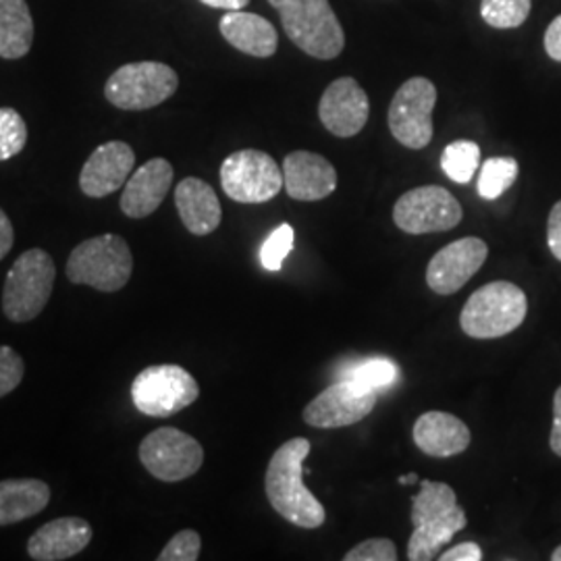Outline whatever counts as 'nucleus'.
<instances>
[{
	"instance_id": "1",
	"label": "nucleus",
	"mask_w": 561,
	"mask_h": 561,
	"mask_svg": "<svg viewBox=\"0 0 561 561\" xmlns=\"http://www.w3.org/2000/svg\"><path fill=\"white\" fill-rule=\"evenodd\" d=\"M310 454V442L296 437L283 443L273 454L264 477L268 503L283 520L291 522L306 530L321 528L327 514L322 503L310 493L304 482V460Z\"/></svg>"
},
{
	"instance_id": "2",
	"label": "nucleus",
	"mask_w": 561,
	"mask_h": 561,
	"mask_svg": "<svg viewBox=\"0 0 561 561\" xmlns=\"http://www.w3.org/2000/svg\"><path fill=\"white\" fill-rule=\"evenodd\" d=\"M412 524L408 560L431 561L439 558L443 547L466 528L468 518L449 484L424 479L419 495L412 497Z\"/></svg>"
},
{
	"instance_id": "3",
	"label": "nucleus",
	"mask_w": 561,
	"mask_h": 561,
	"mask_svg": "<svg viewBox=\"0 0 561 561\" xmlns=\"http://www.w3.org/2000/svg\"><path fill=\"white\" fill-rule=\"evenodd\" d=\"M287 38L314 59H337L345 36L329 0H268Z\"/></svg>"
},
{
	"instance_id": "4",
	"label": "nucleus",
	"mask_w": 561,
	"mask_h": 561,
	"mask_svg": "<svg viewBox=\"0 0 561 561\" xmlns=\"http://www.w3.org/2000/svg\"><path fill=\"white\" fill-rule=\"evenodd\" d=\"M528 312L526 294L510 280H493L463 304L461 331L472 340H497L520 327Z\"/></svg>"
},
{
	"instance_id": "5",
	"label": "nucleus",
	"mask_w": 561,
	"mask_h": 561,
	"mask_svg": "<svg viewBox=\"0 0 561 561\" xmlns=\"http://www.w3.org/2000/svg\"><path fill=\"white\" fill-rule=\"evenodd\" d=\"M134 273V256L127 241L106 233L81 241L67 262V277L76 285H88L104 294H115Z\"/></svg>"
},
{
	"instance_id": "6",
	"label": "nucleus",
	"mask_w": 561,
	"mask_h": 561,
	"mask_svg": "<svg viewBox=\"0 0 561 561\" xmlns=\"http://www.w3.org/2000/svg\"><path fill=\"white\" fill-rule=\"evenodd\" d=\"M57 266L48 252L32 248L11 266L2 289V312L9 321H34L53 296Z\"/></svg>"
},
{
	"instance_id": "7",
	"label": "nucleus",
	"mask_w": 561,
	"mask_h": 561,
	"mask_svg": "<svg viewBox=\"0 0 561 561\" xmlns=\"http://www.w3.org/2000/svg\"><path fill=\"white\" fill-rule=\"evenodd\" d=\"M180 88L178 73L157 60L127 62L104 85V96L121 111H148L169 101Z\"/></svg>"
},
{
	"instance_id": "8",
	"label": "nucleus",
	"mask_w": 561,
	"mask_h": 561,
	"mask_svg": "<svg viewBox=\"0 0 561 561\" xmlns=\"http://www.w3.org/2000/svg\"><path fill=\"white\" fill-rule=\"evenodd\" d=\"M201 398L198 381L178 364L144 368L131 382V401L141 414L169 419Z\"/></svg>"
},
{
	"instance_id": "9",
	"label": "nucleus",
	"mask_w": 561,
	"mask_h": 561,
	"mask_svg": "<svg viewBox=\"0 0 561 561\" xmlns=\"http://www.w3.org/2000/svg\"><path fill=\"white\" fill-rule=\"evenodd\" d=\"M221 185L231 201L262 204L283 190V169L262 150H238L222 161Z\"/></svg>"
},
{
	"instance_id": "10",
	"label": "nucleus",
	"mask_w": 561,
	"mask_h": 561,
	"mask_svg": "<svg viewBox=\"0 0 561 561\" xmlns=\"http://www.w3.org/2000/svg\"><path fill=\"white\" fill-rule=\"evenodd\" d=\"M437 88L426 78H412L401 83L389 106V129L401 146L422 150L433 140V111Z\"/></svg>"
},
{
	"instance_id": "11",
	"label": "nucleus",
	"mask_w": 561,
	"mask_h": 561,
	"mask_svg": "<svg viewBox=\"0 0 561 561\" xmlns=\"http://www.w3.org/2000/svg\"><path fill=\"white\" fill-rule=\"evenodd\" d=\"M141 466L162 482H180L194 477L204 463V449L192 435L173 426H162L144 437Z\"/></svg>"
},
{
	"instance_id": "12",
	"label": "nucleus",
	"mask_w": 561,
	"mask_h": 561,
	"mask_svg": "<svg viewBox=\"0 0 561 561\" xmlns=\"http://www.w3.org/2000/svg\"><path fill=\"white\" fill-rule=\"evenodd\" d=\"M461 204L442 185H422L405 192L393 208V222L403 233L426 236L451 231L460 225Z\"/></svg>"
},
{
	"instance_id": "13",
	"label": "nucleus",
	"mask_w": 561,
	"mask_h": 561,
	"mask_svg": "<svg viewBox=\"0 0 561 561\" xmlns=\"http://www.w3.org/2000/svg\"><path fill=\"white\" fill-rule=\"evenodd\" d=\"M377 405V393L347 381L333 382L304 410V422L314 428H341L364 421Z\"/></svg>"
},
{
	"instance_id": "14",
	"label": "nucleus",
	"mask_w": 561,
	"mask_h": 561,
	"mask_svg": "<svg viewBox=\"0 0 561 561\" xmlns=\"http://www.w3.org/2000/svg\"><path fill=\"white\" fill-rule=\"evenodd\" d=\"M489 256V245L481 238H461L439 250L426 268V283L439 296L458 294L472 279Z\"/></svg>"
},
{
	"instance_id": "15",
	"label": "nucleus",
	"mask_w": 561,
	"mask_h": 561,
	"mask_svg": "<svg viewBox=\"0 0 561 561\" xmlns=\"http://www.w3.org/2000/svg\"><path fill=\"white\" fill-rule=\"evenodd\" d=\"M370 115L368 94L354 78L333 81L319 102V117L327 131L337 138L358 136Z\"/></svg>"
},
{
	"instance_id": "16",
	"label": "nucleus",
	"mask_w": 561,
	"mask_h": 561,
	"mask_svg": "<svg viewBox=\"0 0 561 561\" xmlns=\"http://www.w3.org/2000/svg\"><path fill=\"white\" fill-rule=\"evenodd\" d=\"M136 164V154L125 141L99 146L81 167L80 187L88 198H106L123 187Z\"/></svg>"
},
{
	"instance_id": "17",
	"label": "nucleus",
	"mask_w": 561,
	"mask_h": 561,
	"mask_svg": "<svg viewBox=\"0 0 561 561\" xmlns=\"http://www.w3.org/2000/svg\"><path fill=\"white\" fill-rule=\"evenodd\" d=\"M283 187L294 201H324L337 187V171L321 154L296 150L283 161Z\"/></svg>"
},
{
	"instance_id": "18",
	"label": "nucleus",
	"mask_w": 561,
	"mask_h": 561,
	"mask_svg": "<svg viewBox=\"0 0 561 561\" xmlns=\"http://www.w3.org/2000/svg\"><path fill=\"white\" fill-rule=\"evenodd\" d=\"M173 164L164 159L144 162L138 171L129 175L123 185L121 210L129 219H146L159 210L171 185H173Z\"/></svg>"
},
{
	"instance_id": "19",
	"label": "nucleus",
	"mask_w": 561,
	"mask_h": 561,
	"mask_svg": "<svg viewBox=\"0 0 561 561\" xmlns=\"http://www.w3.org/2000/svg\"><path fill=\"white\" fill-rule=\"evenodd\" d=\"M92 535V526L81 518H57L30 537L27 556L36 561L69 560L90 545Z\"/></svg>"
},
{
	"instance_id": "20",
	"label": "nucleus",
	"mask_w": 561,
	"mask_h": 561,
	"mask_svg": "<svg viewBox=\"0 0 561 561\" xmlns=\"http://www.w3.org/2000/svg\"><path fill=\"white\" fill-rule=\"evenodd\" d=\"M414 443L431 458H451L463 454L472 442L470 428L447 412H426L414 422Z\"/></svg>"
},
{
	"instance_id": "21",
	"label": "nucleus",
	"mask_w": 561,
	"mask_h": 561,
	"mask_svg": "<svg viewBox=\"0 0 561 561\" xmlns=\"http://www.w3.org/2000/svg\"><path fill=\"white\" fill-rule=\"evenodd\" d=\"M175 206L181 222L192 236H210L221 225V202L215 190L198 178H185L175 187Z\"/></svg>"
},
{
	"instance_id": "22",
	"label": "nucleus",
	"mask_w": 561,
	"mask_h": 561,
	"mask_svg": "<svg viewBox=\"0 0 561 561\" xmlns=\"http://www.w3.org/2000/svg\"><path fill=\"white\" fill-rule=\"evenodd\" d=\"M219 30L225 41L250 57L268 59L277 53L279 36L275 25L256 13L229 11L219 23Z\"/></svg>"
},
{
	"instance_id": "23",
	"label": "nucleus",
	"mask_w": 561,
	"mask_h": 561,
	"mask_svg": "<svg viewBox=\"0 0 561 561\" xmlns=\"http://www.w3.org/2000/svg\"><path fill=\"white\" fill-rule=\"evenodd\" d=\"M50 502V489L38 479L0 481V526L38 516Z\"/></svg>"
},
{
	"instance_id": "24",
	"label": "nucleus",
	"mask_w": 561,
	"mask_h": 561,
	"mask_svg": "<svg viewBox=\"0 0 561 561\" xmlns=\"http://www.w3.org/2000/svg\"><path fill=\"white\" fill-rule=\"evenodd\" d=\"M34 44V20L25 0H0V59L25 57Z\"/></svg>"
},
{
	"instance_id": "25",
	"label": "nucleus",
	"mask_w": 561,
	"mask_h": 561,
	"mask_svg": "<svg viewBox=\"0 0 561 561\" xmlns=\"http://www.w3.org/2000/svg\"><path fill=\"white\" fill-rule=\"evenodd\" d=\"M340 379L377 393L400 382V366L389 358H364L341 368Z\"/></svg>"
},
{
	"instance_id": "26",
	"label": "nucleus",
	"mask_w": 561,
	"mask_h": 561,
	"mask_svg": "<svg viewBox=\"0 0 561 561\" xmlns=\"http://www.w3.org/2000/svg\"><path fill=\"white\" fill-rule=\"evenodd\" d=\"M481 167V148L477 141H451L442 154L443 173L456 183H470Z\"/></svg>"
},
{
	"instance_id": "27",
	"label": "nucleus",
	"mask_w": 561,
	"mask_h": 561,
	"mask_svg": "<svg viewBox=\"0 0 561 561\" xmlns=\"http://www.w3.org/2000/svg\"><path fill=\"white\" fill-rule=\"evenodd\" d=\"M520 173L518 161L512 157L486 159L479 175V194L484 201H497L516 183Z\"/></svg>"
},
{
	"instance_id": "28",
	"label": "nucleus",
	"mask_w": 561,
	"mask_h": 561,
	"mask_svg": "<svg viewBox=\"0 0 561 561\" xmlns=\"http://www.w3.org/2000/svg\"><path fill=\"white\" fill-rule=\"evenodd\" d=\"M530 7L533 0H482L481 15L491 27L512 30L528 20Z\"/></svg>"
},
{
	"instance_id": "29",
	"label": "nucleus",
	"mask_w": 561,
	"mask_h": 561,
	"mask_svg": "<svg viewBox=\"0 0 561 561\" xmlns=\"http://www.w3.org/2000/svg\"><path fill=\"white\" fill-rule=\"evenodd\" d=\"M27 141V125L15 108H0V161L18 157Z\"/></svg>"
},
{
	"instance_id": "30",
	"label": "nucleus",
	"mask_w": 561,
	"mask_h": 561,
	"mask_svg": "<svg viewBox=\"0 0 561 561\" xmlns=\"http://www.w3.org/2000/svg\"><path fill=\"white\" fill-rule=\"evenodd\" d=\"M294 227L283 222L279 225L266 240L262 243L261 248V262L262 266L271 273H277L283 266V262L287 259V254L294 250Z\"/></svg>"
},
{
	"instance_id": "31",
	"label": "nucleus",
	"mask_w": 561,
	"mask_h": 561,
	"mask_svg": "<svg viewBox=\"0 0 561 561\" xmlns=\"http://www.w3.org/2000/svg\"><path fill=\"white\" fill-rule=\"evenodd\" d=\"M201 535L185 528L164 545L159 561H196L201 558Z\"/></svg>"
},
{
	"instance_id": "32",
	"label": "nucleus",
	"mask_w": 561,
	"mask_h": 561,
	"mask_svg": "<svg viewBox=\"0 0 561 561\" xmlns=\"http://www.w3.org/2000/svg\"><path fill=\"white\" fill-rule=\"evenodd\" d=\"M25 375V362L20 354L9 347L0 345V398L13 393Z\"/></svg>"
},
{
	"instance_id": "33",
	"label": "nucleus",
	"mask_w": 561,
	"mask_h": 561,
	"mask_svg": "<svg viewBox=\"0 0 561 561\" xmlns=\"http://www.w3.org/2000/svg\"><path fill=\"white\" fill-rule=\"evenodd\" d=\"M345 561H396L398 547L391 539H368L343 556Z\"/></svg>"
},
{
	"instance_id": "34",
	"label": "nucleus",
	"mask_w": 561,
	"mask_h": 561,
	"mask_svg": "<svg viewBox=\"0 0 561 561\" xmlns=\"http://www.w3.org/2000/svg\"><path fill=\"white\" fill-rule=\"evenodd\" d=\"M547 243L551 254L561 262V201L551 208L547 221Z\"/></svg>"
},
{
	"instance_id": "35",
	"label": "nucleus",
	"mask_w": 561,
	"mask_h": 561,
	"mask_svg": "<svg viewBox=\"0 0 561 561\" xmlns=\"http://www.w3.org/2000/svg\"><path fill=\"white\" fill-rule=\"evenodd\" d=\"M439 561H481L482 549L477 542H460L445 553H439Z\"/></svg>"
},
{
	"instance_id": "36",
	"label": "nucleus",
	"mask_w": 561,
	"mask_h": 561,
	"mask_svg": "<svg viewBox=\"0 0 561 561\" xmlns=\"http://www.w3.org/2000/svg\"><path fill=\"white\" fill-rule=\"evenodd\" d=\"M545 50L551 59L561 62V15L551 21L545 32Z\"/></svg>"
},
{
	"instance_id": "37",
	"label": "nucleus",
	"mask_w": 561,
	"mask_h": 561,
	"mask_svg": "<svg viewBox=\"0 0 561 561\" xmlns=\"http://www.w3.org/2000/svg\"><path fill=\"white\" fill-rule=\"evenodd\" d=\"M549 445H551V451L561 458V387L556 391V400H553V426H551Z\"/></svg>"
},
{
	"instance_id": "38",
	"label": "nucleus",
	"mask_w": 561,
	"mask_h": 561,
	"mask_svg": "<svg viewBox=\"0 0 561 561\" xmlns=\"http://www.w3.org/2000/svg\"><path fill=\"white\" fill-rule=\"evenodd\" d=\"M15 243V231H13V225L9 221L7 213L0 208V261L11 252Z\"/></svg>"
},
{
	"instance_id": "39",
	"label": "nucleus",
	"mask_w": 561,
	"mask_h": 561,
	"mask_svg": "<svg viewBox=\"0 0 561 561\" xmlns=\"http://www.w3.org/2000/svg\"><path fill=\"white\" fill-rule=\"evenodd\" d=\"M202 4L213 7V9H225V11H241L248 7L250 0H201Z\"/></svg>"
},
{
	"instance_id": "40",
	"label": "nucleus",
	"mask_w": 561,
	"mask_h": 561,
	"mask_svg": "<svg viewBox=\"0 0 561 561\" xmlns=\"http://www.w3.org/2000/svg\"><path fill=\"white\" fill-rule=\"evenodd\" d=\"M398 482H400V484H412V482H419V474H416V472H410V474H405V477H400Z\"/></svg>"
},
{
	"instance_id": "41",
	"label": "nucleus",
	"mask_w": 561,
	"mask_h": 561,
	"mask_svg": "<svg viewBox=\"0 0 561 561\" xmlns=\"http://www.w3.org/2000/svg\"><path fill=\"white\" fill-rule=\"evenodd\" d=\"M551 560L561 561V545L556 549V551H553V553H551Z\"/></svg>"
}]
</instances>
